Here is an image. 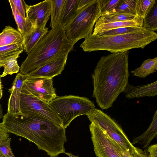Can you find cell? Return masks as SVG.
<instances>
[{"label": "cell", "instance_id": "1", "mask_svg": "<svg viewBox=\"0 0 157 157\" xmlns=\"http://www.w3.org/2000/svg\"><path fill=\"white\" fill-rule=\"evenodd\" d=\"M0 126L8 133L33 143L39 150L44 151L50 157H57L65 152L66 128L44 118L6 113Z\"/></svg>", "mask_w": 157, "mask_h": 157}, {"label": "cell", "instance_id": "29", "mask_svg": "<svg viewBox=\"0 0 157 157\" xmlns=\"http://www.w3.org/2000/svg\"><path fill=\"white\" fill-rule=\"evenodd\" d=\"M101 15L116 8L124 0H99Z\"/></svg>", "mask_w": 157, "mask_h": 157}, {"label": "cell", "instance_id": "2", "mask_svg": "<svg viewBox=\"0 0 157 157\" xmlns=\"http://www.w3.org/2000/svg\"><path fill=\"white\" fill-rule=\"evenodd\" d=\"M128 53L127 51L102 56L91 75L92 96L102 109L112 107L128 83Z\"/></svg>", "mask_w": 157, "mask_h": 157}, {"label": "cell", "instance_id": "11", "mask_svg": "<svg viewBox=\"0 0 157 157\" xmlns=\"http://www.w3.org/2000/svg\"><path fill=\"white\" fill-rule=\"evenodd\" d=\"M26 20L35 27H45L51 15L50 0H46L36 4L26 5Z\"/></svg>", "mask_w": 157, "mask_h": 157}, {"label": "cell", "instance_id": "18", "mask_svg": "<svg viewBox=\"0 0 157 157\" xmlns=\"http://www.w3.org/2000/svg\"><path fill=\"white\" fill-rule=\"evenodd\" d=\"M79 0H66L60 17L59 24L64 29L78 13Z\"/></svg>", "mask_w": 157, "mask_h": 157}, {"label": "cell", "instance_id": "15", "mask_svg": "<svg viewBox=\"0 0 157 157\" xmlns=\"http://www.w3.org/2000/svg\"><path fill=\"white\" fill-rule=\"evenodd\" d=\"M143 19L137 16L134 19L127 21L107 23L96 22L92 34L96 35L102 32L118 28L129 27H143Z\"/></svg>", "mask_w": 157, "mask_h": 157}, {"label": "cell", "instance_id": "9", "mask_svg": "<svg viewBox=\"0 0 157 157\" xmlns=\"http://www.w3.org/2000/svg\"><path fill=\"white\" fill-rule=\"evenodd\" d=\"M89 127L97 157H123L120 145L98 124L91 122Z\"/></svg>", "mask_w": 157, "mask_h": 157}, {"label": "cell", "instance_id": "12", "mask_svg": "<svg viewBox=\"0 0 157 157\" xmlns=\"http://www.w3.org/2000/svg\"><path fill=\"white\" fill-rule=\"evenodd\" d=\"M68 54L58 55L35 71L26 75L27 78L44 77L52 78L61 74L64 69Z\"/></svg>", "mask_w": 157, "mask_h": 157}, {"label": "cell", "instance_id": "35", "mask_svg": "<svg viewBox=\"0 0 157 157\" xmlns=\"http://www.w3.org/2000/svg\"><path fill=\"white\" fill-rule=\"evenodd\" d=\"M149 153V157H157V144L149 146L147 149Z\"/></svg>", "mask_w": 157, "mask_h": 157}, {"label": "cell", "instance_id": "40", "mask_svg": "<svg viewBox=\"0 0 157 157\" xmlns=\"http://www.w3.org/2000/svg\"><path fill=\"white\" fill-rule=\"evenodd\" d=\"M65 154L68 156L69 157H79L78 155L76 156L74 155L71 153H69L67 152H65L64 153Z\"/></svg>", "mask_w": 157, "mask_h": 157}, {"label": "cell", "instance_id": "6", "mask_svg": "<svg viewBox=\"0 0 157 157\" xmlns=\"http://www.w3.org/2000/svg\"><path fill=\"white\" fill-rule=\"evenodd\" d=\"M99 0H94L81 10L65 29L67 38L75 44L92 33L94 26L101 16Z\"/></svg>", "mask_w": 157, "mask_h": 157}, {"label": "cell", "instance_id": "39", "mask_svg": "<svg viewBox=\"0 0 157 157\" xmlns=\"http://www.w3.org/2000/svg\"><path fill=\"white\" fill-rule=\"evenodd\" d=\"M3 116L4 115H3V109L2 108V106L1 104H0V121L2 118H3Z\"/></svg>", "mask_w": 157, "mask_h": 157}, {"label": "cell", "instance_id": "38", "mask_svg": "<svg viewBox=\"0 0 157 157\" xmlns=\"http://www.w3.org/2000/svg\"><path fill=\"white\" fill-rule=\"evenodd\" d=\"M0 74V99L2 98L3 94V86Z\"/></svg>", "mask_w": 157, "mask_h": 157}, {"label": "cell", "instance_id": "21", "mask_svg": "<svg viewBox=\"0 0 157 157\" xmlns=\"http://www.w3.org/2000/svg\"><path fill=\"white\" fill-rule=\"evenodd\" d=\"M13 14L17 25L18 31L22 34L23 37L30 33L35 28L27 22L26 19L22 17L17 11L11 0L8 1Z\"/></svg>", "mask_w": 157, "mask_h": 157}, {"label": "cell", "instance_id": "24", "mask_svg": "<svg viewBox=\"0 0 157 157\" xmlns=\"http://www.w3.org/2000/svg\"><path fill=\"white\" fill-rule=\"evenodd\" d=\"M143 27L155 32L157 30V1L143 19Z\"/></svg>", "mask_w": 157, "mask_h": 157}, {"label": "cell", "instance_id": "10", "mask_svg": "<svg viewBox=\"0 0 157 157\" xmlns=\"http://www.w3.org/2000/svg\"><path fill=\"white\" fill-rule=\"evenodd\" d=\"M23 85L33 95L48 103L57 96L52 78L40 77L26 78Z\"/></svg>", "mask_w": 157, "mask_h": 157}, {"label": "cell", "instance_id": "37", "mask_svg": "<svg viewBox=\"0 0 157 157\" xmlns=\"http://www.w3.org/2000/svg\"><path fill=\"white\" fill-rule=\"evenodd\" d=\"M9 137V133L0 126V143Z\"/></svg>", "mask_w": 157, "mask_h": 157}, {"label": "cell", "instance_id": "17", "mask_svg": "<svg viewBox=\"0 0 157 157\" xmlns=\"http://www.w3.org/2000/svg\"><path fill=\"white\" fill-rule=\"evenodd\" d=\"M157 134V110L152 117V121L147 129L142 135L134 138L131 144L133 145L139 144L142 148L147 149L151 141Z\"/></svg>", "mask_w": 157, "mask_h": 157}, {"label": "cell", "instance_id": "23", "mask_svg": "<svg viewBox=\"0 0 157 157\" xmlns=\"http://www.w3.org/2000/svg\"><path fill=\"white\" fill-rule=\"evenodd\" d=\"M136 1L137 0H124L116 8L109 12L104 13L101 16L105 14L112 13L134 14L137 15L136 10Z\"/></svg>", "mask_w": 157, "mask_h": 157}, {"label": "cell", "instance_id": "3", "mask_svg": "<svg viewBox=\"0 0 157 157\" xmlns=\"http://www.w3.org/2000/svg\"><path fill=\"white\" fill-rule=\"evenodd\" d=\"M75 44L67 37L59 24L48 31L28 54L20 67V73L26 75L42 66L55 57L69 53Z\"/></svg>", "mask_w": 157, "mask_h": 157}, {"label": "cell", "instance_id": "36", "mask_svg": "<svg viewBox=\"0 0 157 157\" xmlns=\"http://www.w3.org/2000/svg\"><path fill=\"white\" fill-rule=\"evenodd\" d=\"M94 0H79L78 4L77 10H79Z\"/></svg>", "mask_w": 157, "mask_h": 157}, {"label": "cell", "instance_id": "4", "mask_svg": "<svg viewBox=\"0 0 157 157\" xmlns=\"http://www.w3.org/2000/svg\"><path fill=\"white\" fill-rule=\"evenodd\" d=\"M157 39L155 32L144 28L139 31L119 35L91 34L85 39L80 47L86 52L104 50L112 53L136 48L143 49Z\"/></svg>", "mask_w": 157, "mask_h": 157}, {"label": "cell", "instance_id": "25", "mask_svg": "<svg viewBox=\"0 0 157 157\" xmlns=\"http://www.w3.org/2000/svg\"><path fill=\"white\" fill-rule=\"evenodd\" d=\"M137 15L134 14L112 13L100 17L97 22L107 23L127 21L134 19Z\"/></svg>", "mask_w": 157, "mask_h": 157}, {"label": "cell", "instance_id": "41", "mask_svg": "<svg viewBox=\"0 0 157 157\" xmlns=\"http://www.w3.org/2000/svg\"><path fill=\"white\" fill-rule=\"evenodd\" d=\"M0 157H5L0 152Z\"/></svg>", "mask_w": 157, "mask_h": 157}, {"label": "cell", "instance_id": "16", "mask_svg": "<svg viewBox=\"0 0 157 157\" xmlns=\"http://www.w3.org/2000/svg\"><path fill=\"white\" fill-rule=\"evenodd\" d=\"M24 42L22 34L10 25L6 26L0 33V47L14 44H21Z\"/></svg>", "mask_w": 157, "mask_h": 157}, {"label": "cell", "instance_id": "20", "mask_svg": "<svg viewBox=\"0 0 157 157\" xmlns=\"http://www.w3.org/2000/svg\"><path fill=\"white\" fill-rule=\"evenodd\" d=\"M157 70V57H155L144 60L139 67L131 71V72L133 76L144 78L155 72Z\"/></svg>", "mask_w": 157, "mask_h": 157}, {"label": "cell", "instance_id": "28", "mask_svg": "<svg viewBox=\"0 0 157 157\" xmlns=\"http://www.w3.org/2000/svg\"><path fill=\"white\" fill-rule=\"evenodd\" d=\"M144 28V27H121L106 30L100 33L97 35L101 36H113L121 35L139 31L142 29Z\"/></svg>", "mask_w": 157, "mask_h": 157}, {"label": "cell", "instance_id": "14", "mask_svg": "<svg viewBox=\"0 0 157 157\" xmlns=\"http://www.w3.org/2000/svg\"><path fill=\"white\" fill-rule=\"evenodd\" d=\"M128 99L145 97H154L157 95V81L138 86L127 85L124 92Z\"/></svg>", "mask_w": 157, "mask_h": 157}, {"label": "cell", "instance_id": "34", "mask_svg": "<svg viewBox=\"0 0 157 157\" xmlns=\"http://www.w3.org/2000/svg\"><path fill=\"white\" fill-rule=\"evenodd\" d=\"M20 51H21L5 53H0V67H3L4 64L9 59Z\"/></svg>", "mask_w": 157, "mask_h": 157}, {"label": "cell", "instance_id": "30", "mask_svg": "<svg viewBox=\"0 0 157 157\" xmlns=\"http://www.w3.org/2000/svg\"><path fill=\"white\" fill-rule=\"evenodd\" d=\"M11 138L9 137L0 143V152L5 157H15L10 146Z\"/></svg>", "mask_w": 157, "mask_h": 157}, {"label": "cell", "instance_id": "32", "mask_svg": "<svg viewBox=\"0 0 157 157\" xmlns=\"http://www.w3.org/2000/svg\"><path fill=\"white\" fill-rule=\"evenodd\" d=\"M24 44H14L0 47V53H5L10 52L24 51Z\"/></svg>", "mask_w": 157, "mask_h": 157}, {"label": "cell", "instance_id": "8", "mask_svg": "<svg viewBox=\"0 0 157 157\" xmlns=\"http://www.w3.org/2000/svg\"><path fill=\"white\" fill-rule=\"evenodd\" d=\"M87 116L91 123L98 124L122 148L131 154L136 151V147L131 144L121 127L109 115L95 108Z\"/></svg>", "mask_w": 157, "mask_h": 157}, {"label": "cell", "instance_id": "27", "mask_svg": "<svg viewBox=\"0 0 157 157\" xmlns=\"http://www.w3.org/2000/svg\"><path fill=\"white\" fill-rule=\"evenodd\" d=\"M156 0H137L136 10L137 15L144 19L152 7Z\"/></svg>", "mask_w": 157, "mask_h": 157}, {"label": "cell", "instance_id": "22", "mask_svg": "<svg viewBox=\"0 0 157 157\" xmlns=\"http://www.w3.org/2000/svg\"><path fill=\"white\" fill-rule=\"evenodd\" d=\"M51 10L50 26L53 28L59 24L60 17L66 0H50Z\"/></svg>", "mask_w": 157, "mask_h": 157}, {"label": "cell", "instance_id": "19", "mask_svg": "<svg viewBox=\"0 0 157 157\" xmlns=\"http://www.w3.org/2000/svg\"><path fill=\"white\" fill-rule=\"evenodd\" d=\"M45 27L35 28L29 34L24 37V48L28 54L34 48L40 39L48 32Z\"/></svg>", "mask_w": 157, "mask_h": 157}, {"label": "cell", "instance_id": "26", "mask_svg": "<svg viewBox=\"0 0 157 157\" xmlns=\"http://www.w3.org/2000/svg\"><path fill=\"white\" fill-rule=\"evenodd\" d=\"M19 52L9 59L4 65V71L1 75V77H3L9 75H12L17 73L19 71L20 67L17 63V59L20 57V55L23 52Z\"/></svg>", "mask_w": 157, "mask_h": 157}, {"label": "cell", "instance_id": "13", "mask_svg": "<svg viewBox=\"0 0 157 157\" xmlns=\"http://www.w3.org/2000/svg\"><path fill=\"white\" fill-rule=\"evenodd\" d=\"M26 75L19 72L17 74L9 89L10 94L8 103L7 113L12 115H21L20 109V100L21 91L24 81L26 79Z\"/></svg>", "mask_w": 157, "mask_h": 157}, {"label": "cell", "instance_id": "7", "mask_svg": "<svg viewBox=\"0 0 157 157\" xmlns=\"http://www.w3.org/2000/svg\"><path fill=\"white\" fill-rule=\"evenodd\" d=\"M20 115L41 117L63 127L60 121L48 104L33 95L24 85L20 94Z\"/></svg>", "mask_w": 157, "mask_h": 157}, {"label": "cell", "instance_id": "33", "mask_svg": "<svg viewBox=\"0 0 157 157\" xmlns=\"http://www.w3.org/2000/svg\"><path fill=\"white\" fill-rule=\"evenodd\" d=\"M15 8L20 15L26 19V5L25 1L22 0H11Z\"/></svg>", "mask_w": 157, "mask_h": 157}, {"label": "cell", "instance_id": "5", "mask_svg": "<svg viewBox=\"0 0 157 157\" xmlns=\"http://www.w3.org/2000/svg\"><path fill=\"white\" fill-rule=\"evenodd\" d=\"M48 104L65 128L77 117L87 115L95 108L88 98L71 95L57 96Z\"/></svg>", "mask_w": 157, "mask_h": 157}, {"label": "cell", "instance_id": "31", "mask_svg": "<svg viewBox=\"0 0 157 157\" xmlns=\"http://www.w3.org/2000/svg\"><path fill=\"white\" fill-rule=\"evenodd\" d=\"M121 148L123 157H149V153L146 149L142 150L136 147V151L131 154L121 147Z\"/></svg>", "mask_w": 157, "mask_h": 157}]
</instances>
